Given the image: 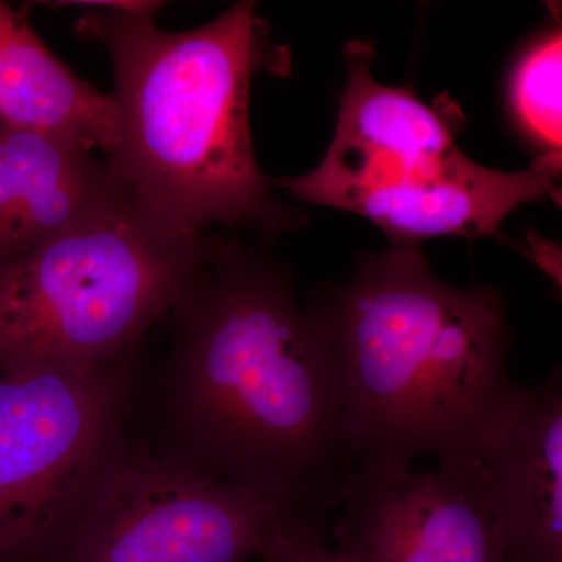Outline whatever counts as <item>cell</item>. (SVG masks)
<instances>
[{
	"mask_svg": "<svg viewBox=\"0 0 562 562\" xmlns=\"http://www.w3.org/2000/svg\"><path fill=\"white\" fill-rule=\"evenodd\" d=\"M52 7H80L87 10L120 11V13L157 16L165 3L151 0H99V2H50Z\"/></svg>",
	"mask_w": 562,
	"mask_h": 562,
	"instance_id": "14",
	"label": "cell"
},
{
	"mask_svg": "<svg viewBox=\"0 0 562 562\" xmlns=\"http://www.w3.org/2000/svg\"><path fill=\"white\" fill-rule=\"evenodd\" d=\"M203 261L202 235L160 220L116 181L80 220L0 265V371L131 357Z\"/></svg>",
	"mask_w": 562,
	"mask_h": 562,
	"instance_id": "4",
	"label": "cell"
},
{
	"mask_svg": "<svg viewBox=\"0 0 562 562\" xmlns=\"http://www.w3.org/2000/svg\"><path fill=\"white\" fill-rule=\"evenodd\" d=\"M133 355L92 368L0 371V562H50L133 439Z\"/></svg>",
	"mask_w": 562,
	"mask_h": 562,
	"instance_id": "5",
	"label": "cell"
},
{
	"mask_svg": "<svg viewBox=\"0 0 562 562\" xmlns=\"http://www.w3.org/2000/svg\"><path fill=\"white\" fill-rule=\"evenodd\" d=\"M330 525L341 562H512L469 454L438 469L358 465Z\"/></svg>",
	"mask_w": 562,
	"mask_h": 562,
	"instance_id": "8",
	"label": "cell"
},
{
	"mask_svg": "<svg viewBox=\"0 0 562 562\" xmlns=\"http://www.w3.org/2000/svg\"><path fill=\"white\" fill-rule=\"evenodd\" d=\"M460 453L475 461L512 562H562V373L516 383Z\"/></svg>",
	"mask_w": 562,
	"mask_h": 562,
	"instance_id": "9",
	"label": "cell"
},
{
	"mask_svg": "<svg viewBox=\"0 0 562 562\" xmlns=\"http://www.w3.org/2000/svg\"><path fill=\"white\" fill-rule=\"evenodd\" d=\"M302 522L314 520L133 441L98 505L50 562H247Z\"/></svg>",
	"mask_w": 562,
	"mask_h": 562,
	"instance_id": "6",
	"label": "cell"
},
{
	"mask_svg": "<svg viewBox=\"0 0 562 562\" xmlns=\"http://www.w3.org/2000/svg\"><path fill=\"white\" fill-rule=\"evenodd\" d=\"M0 124L74 140L113 154L121 117L103 94L63 65L29 21L0 2Z\"/></svg>",
	"mask_w": 562,
	"mask_h": 562,
	"instance_id": "11",
	"label": "cell"
},
{
	"mask_svg": "<svg viewBox=\"0 0 562 562\" xmlns=\"http://www.w3.org/2000/svg\"><path fill=\"white\" fill-rule=\"evenodd\" d=\"M171 313L150 446L330 524L358 460L335 351L295 301L291 272L239 243L205 239L201 272Z\"/></svg>",
	"mask_w": 562,
	"mask_h": 562,
	"instance_id": "1",
	"label": "cell"
},
{
	"mask_svg": "<svg viewBox=\"0 0 562 562\" xmlns=\"http://www.w3.org/2000/svg\"><path fill=\"white\" fill-rule=\"evenodd\" d=\"M77 32L113 63L121 138L106 171L147 210L181 231L246 225L280 235L302 224L273 202L251 140V80L283 76L257 3L241 0L202 27L165 32L154 16L88 10Z\"/></svg>",
	"mask_w": 562,
	"mask_h": 562,
	"instance_id": "2",
	"label": "cell"
},
{
	"mask_svg": "<svg viewBox=\"0 0 562 562\" xmlns=\"http://www.w3.org/2000/svg\"><path fill=\"white\" fill-rule=\"evenodd\" d=\"M331 524L302 522L273 543L262 562H341L328 542Z\"/></svg>",
	"mask_w": 562,
	"mask_h": 562,
	"instance_id": "13",
	"label": "cell"
},
{
	"mask_svg": "<svg viewBox=\"0 0 562 562\" xmlns=\"http://www.w3.org/2000/svg\"><path fill=\"white\" fill-rule=\"evenodd\" d=\"M561 151L502 172L449 154L366 149L331 139L314 171L276 181L299 201L360 214L392 246L436 236H495L513 210L560 194Z\"/></svg>",
	"mask_w": 562,
	"mask_h": 562,
	"instance_id": "7",
	"label": "cell"
},
{
	"mask_svg": "<svg viewBox=\"0 0 562 562\" xmlns=\"http://www.w3.org/2000/svg\"><path fill=\"white\" fill-rule=\"evenodd\" d=\"M561 29L535 44L514 70L512 105L520 127L546 151H561Z\"/></svg>",
	"mask_w": 562,
	"mask_h": 562,
	"instance_id": "12",
	"label": "cell"
},
{
	"mask_svg": "<svg viewBox=\"0 0 562 562\" xmlns=\"http://www.w3.org/2000/svg\"><path fill=\"white\" fill-rule=\"evenodd\" d=\"M310 310L335 351L358 465L460 453L516 386L502 295L439 280L419 246L364 255Z\"/></svg>",
	"mask_w": 562,
	"mask_h": 562,
	"instance_id": "3",
	"label": "cell"
},
{
	"mask_svg": "<svg viewBox=\"0 0 562 562\" xmlns=\"http://www.w3.org/2000/svg\"><path fill=\"white\" fill-rule=\"evenodd\" d=\"M114 187L80 144L0 124V265L65 231Z\"/></svg>",
	"mask_w": 562,
	"mask_h": 562,
	"instance_id": "10",
	"label": "cell"
}]
</instances>
